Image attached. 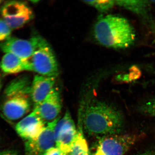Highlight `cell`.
Instances as JSON below:
<instances>
[{"instance_id": "obj_13", "label": "cell", "mask_w": 155, "mask_h": 155, "mask_svg": "<svg viewBox=\"0 0 155 155\" xmlns=\"http://www.w3.org/2000/svg\"><path fill=\"white\" fill-rule=\"evenodd\" d=\"M0 69L7 74H16L25 71H32L30 60H25L11 54L5 53L0 61Z\"/></svg>"}, {"instance_id": "obj_5", "label": "cell", "mask_w": 155, "mask_h": 155, "mask_svg": "<svg viewBox=\"0 0 155 155\" xmlns=\"http://www.w3.org/2000/svg\"><path fill=\"white\" fill-rule=\"evenodd\" d=\"M30 61L32 71L37 72L39 75L54 77L58 75V63L52 49L41 37Z\"/></svg>"}, {"instance_id": "obj_19", "label": "cell", "mask_w": 155, "mask_h": 155, "mask_svg": "<svg viewBox=\"0 0 155 155\" xmlns=\"http://www.w3.org/2000/svg\"><path fill=\"white\" fill-rule=\"evenodd\" d=\"M44 155H67L64 153L56 146L51 148L47 151Z\"/></svg>"}, {"instance_id": "obj_1", "label": "cell", "mask_w": 155, "mask_h": 155, "mask_svg": "<svg viewBox=\"0 0 155 155\" xmlns=\"http://www.w3.org/2000/svg\"><path fill=\"white\" fill-rule=\"evenodd\" d=\"M123 125L120 111L107 103L94 101L84 106L83 125L89 134L101 137L120 134Z\"/></svg>"}, {"instance_id": "obj_12", "label": "cell", "mask_w": 155, "mask_h": 155, "mask_svg": "<svg viewBox=\"0 0 155 155\" xmlns=\"http://www.w3.org/2000/svg\"><path fill=\"white\" fill-rule=\"evenodd\" d=\"M56 77L36 75L31 85V98L34 108L37 107L46 97L54 87Z\"/></svg>"}, {"instance_id": "obj_23", "label": "cell", "mask_w": 155, "mask_h": 155, "mask_svg": "<svg viewBox=\"0 0 155 155\" xmlns=\"http://www.w3.org/2000/svg\"><path fill=\"white\" fill-rule=\"evenodd\" d=\"M2 2H3V1H0V5H1V3H2Z\"/></svg>"}, {"instance_id": "obj_6", "label": "cell", "mask_w": 155, "mask_h": 155, "mask_svg": "<svg viewBox=\"0 0 155 155\" xmlns=\"http://www.w3.org/2000/svg\"><path fill=\"white\" fill-rule=\"evenodd\" d=\"M1 15L11 29L22 28L31 20L33 12L26 3L11 1L5 3L1 10Z\"/></svg>"}, {"instance_id": "obj_10", "label": "cell", "mask_w": 155, "mask_h": 155, "mask_svg": "<svg viewBox=\"0 0 155 155\" xmlns=\"http://www.w3.org/2000/svg\"><path fill=\"white\" fill-rule=\"evenodd\" d=\"M45 127V122L33 109L17 123L15 129L18 135L26 141L37 137Z\"/></svg>"}, {"instance_id": "obj_7", "label": "cell", "mask_w": 155, "mask_h": 155, "mask_svg": "<svg viewBox=\"0 0 155 155\" xmlns=\"http://www.w3.org/2000/svg\"><path fill=\"white\" fill-rule=\"evenodd\" d=\"M77 134V128L69 111L60 119L54 130L55 146L66 155H70Z\"/></svg>"}, {"instance_id": "obj_11", "label": "cell", "mask_w": 155, "mask_h": 155, "mask_svg": "<svg viewBox=\"0 0 155 155\" xmlns=\"http://www.w3.org/2000/svg\"><path fill=\"white\" fill-rule=\"evenodd\" d=\"M62 104L59 89L54 87L45 100L34 109L36 110L44 121L48 123L59 117Z\"/></svg>"}, {"instance_id": "obj_18", "label": "cell", "mask_w": 155, "mask_h": 155, "mask_svg": "<svg viewBox=\"0 0 155 155\" xmlns=\"http://www.w3.org/2000/svg\"><path fill=\"white\" fill-rule=\"evenodd\" d=\"M12 29L3 19H0V41L3 42L11 37Z\"/></svg>"}, {"instance_id": "obj_8", "label": "cell", "mask_w": 155, "mask_h": 155, "mask_svg": "<svg viewBox=\"0 0 155 155\" xmlns=\"http://www.w3.org/2000/svg\"><path fill=\"white\" fill-rule=\"evenodd\" d=\"M60 119L59 117L49 122L37 137L25 141V155H44L48 150L55 146L54 130Z\"/></svg>"}, {"instance_id": "obj_17", "label": "cell", "mask_w": 155, "mask_h": 155, "mask_svg": "<svg viewBox=\"0 0 155 155\" xmlns=\"http://www.w3.org/2000/svg\"><path fill=\"white\" fill-rule=\"evenodd\" d=\"M139 110L144 115L155 117V98L142 104L139 107Z\"/></svg>"}, {"instance_id": "obj_2", "label": "cell", "mask_w": 155, "mask_h": 155, "mask_svg": "<svg viewBox=\"0 0 155 155\" xmlns=\"http://www.w3.org/2000/svg\"><path fill=\"white\" fill-rule=\"evenodd\" d=\"M94 35L101 45L114 49L129 47L136 36L133 27L127 19L114 15L100 17L95 25Z\"/></svg>"}, {"instance_id": "obj_3", "label": "cell", "mask_w": 155, "mask_h": 155, "mask_svg": "<svg viewBox=\"0 0 155 155\" xmlns=\"http://www.w3.org/2000/svg\"><path fill=\"white\" fill-rule=\"evenodd\" d=\"M31 85L29 80L25 76L17 77L8 84L4 92L2 107V113L6 119L16 121L29 112Z\"/></svg>"}, {"instance_id": "obj_20", "label": "cell", "mask_w": 155, "mask_h": 155, "mask_svg": "<svg viewBox=\"0 0 155 155\" xmlns=\"http://www.w3.org/2000/svg\"><path fill=\"white\" fill-rule=\"evenodd\" d=\"M0 155H19L17 151L14 150H5L0 152Z\"/></svg>"}, {"instance_id": "obj_21", "label": "cell", "mask_w": 155, "mask_h": 155, "mask_svg": "<svg viewBox=\"0 0 155 155\" xmlns=\"http://www.w3.org/2000/svg\"><path fill=\"white\" fill-rule=\"evenodd\" d=\"M137 155H155V151L148 150Z\"/></svg>"}, {"instance_id": "obj_22", "label": "cell", "mask_w": 155, "mask_h": 155, "mask_svg": "<svg viewBox=\"0 0 155 155\" xmlns=\"http://www.w3.org/2000/svg\"><path fill=\"white\" fill-rule=\"evenodd\" d=\"M2 76H1V74L0 73V92L2 90Z\"/></svg>"}, {"instance_id": "obj_16", "label": "cell", "mask_w": 155, "mask_h": 155, "mask_svg": "<svg viewBox=\"0 0 155 155\" xmlns=\"http://www.w3.org/2000/svg\"><path fill=\"white\" fill-rule=\"evenodd\" d=\"M84 3L92 6L101 12H107L113 8L115 5V1H84Z\"/></svg>"}, {"instance_id": "obj_15", "label": "cell", "mask_w": 155, "mask_h": 155, "mask_svg": "<svg viewBox=\"0 0 155 155\" xmlns=\"http://www.w3.org/2000/svg\"><path fill=\"white\" fill-rule=\"evenodd\" d=\"M115 5L123 7L135 14L144 15L149 3L146 1H115Z\"/></svg>"}, {"instance_id": "obj_9", "label": "cell", "mask_w": 155, "mask_h": 155, "mask_svg": "<svg viewBox=\"0 0 155 155\" xmlns=\"http://www.w3.org/2000/svg\"><path fill=\"white\" fill-rule=\"evenodd\" d=\"M40 37L35 36L28 40L11 37L0 43V49L5 54L11 53L24 60H30Z\"/></svg>"}, {"instance_id": "obj_14", "label": "cell", "mask_w": 155, "mask_h": 155, "mask_svg": "<svg viewBox=\"0 0 155 155\" xmlns=\"http://www.w3.org/2000/svg\"><path fill=\"white\" fill-rule=\"evenodd\" d=\"M84 105H81L78 112L77 134L70 155H90V151L83 130Z\"/></svg>"}, {"instance_id": "obj_4", "label": "cell", "mask_w": 155, "mask_h": 155, "mask_svg": "<svg viewBox=\"0 0 155 155\" xmlns=\"http://www.w3.org/2000/svg\"><path fill=\"white\" fill-rule=\"evenodd\" d=\"M140 138L137 134H120L101 137L91 155H124Z\"/></svg>"}]
</instances>
